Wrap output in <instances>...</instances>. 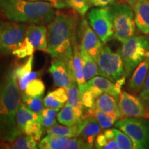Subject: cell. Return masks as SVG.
<instances>
[{"label": "cell", "mask_w": 149, "mask_h": 149, "mask_svg": "<svg viewBox=\"0 0 149 149\" xmlns=\"http://www.w3.org/2000/svg\"><path fill=\"white\" fill-rule=\"evenodd\" d=\"M40 149H85L86 145L80 137H67L48 135L41 139L38 145Z\"/></svg>", "instance_id": "12"}, {"label": "cell", "mask_w": 149, "mask_h": 149, "mask_svg": "<svg viewBox=\"0 0 149 149\" xmlns=\"http://www.w3.org/2000/svg\"><path fill=\"white\" fill-rule=\"evenodd\" d=\"M51 93L57 101L64 104V105H65L66 102H68V93H67L66 89L65 88L58 87V88L55 89L53 91H51Z\"/></svg>", "instance_id": "38"}, {"label": "cell", "mask_w": 149, "mask_h": 149, "mask_svg": "<svg viewBox=\"0 0 149 149\" xmlns=\"http://www.w3.org/2000/svg\"><path fill=\"white\" fill-rule=\"evenodd\" d=\"M149 70V57L142 61L135 68L128 81V88L134 93H139L144 84Z\"/></svg>", "instance_id": "18"}, {"label": "cell", "mask_w": 149, "mask_h": 149, "mask_svg": "<svg viewBox=\"0 0 149 149\" xmlns=\"http://www.w3.org/2000/svg\"><path fill=\"white\" fill-rule=\"evenodd\" d=\"M41 76L40 72H33L31 71L29 73L26 74L23 77H22L20 79H17V82L19 85V88L21 92H24L25 89L26 88L28 84L32 80L39 78Z\"/></svg>", "instance_id": "37"}, {"label": "cell", "mask_w": 149, "mask_h": 149, "mask_svg": "<svg viewBox=\"0 0 149 149\" xmlns=\"http://www.w3.org/2000/svg\"><path fill=\"white\" fill-rule=\"evenodd\" d=\"M26 24L15 22H0V53L12 55L19 47L26 37Z\"/></svg>", "instance_id": "6"}, {"label": "cell", "mask_w": 149, "mask_h": 149, "mask_svg": "<svg viewBox=\"0 0 149 149\" xmlns=\"http://www.w3.org/2000/svg\"><path fill=\"white\" fill-rule=\"evenodd\" d=\"M35 48L29 39L26 37L23 43L17 49L13 51L12 55L16 56L17 58L22 59L33 55Z\"/></svg>", "instance_id": "34"}, {"label": "cell", "mask_w": 149, "mask_h": 149, "mask_svg": "<svg viewBox=\"0 0 149 149\" xmlns=\"http://www.w3.org/2000/svg\"><path fill=\"white\" fill-rule=\"evenodd\" d=\"M116 0H89L91 6L104 8L113 5Z\"/></svg>", "instance_id": "42"}, {"label": "cell", "mask_w": 149, "mask_h": 149, "mask_svg": "<svg viewBox=\"0 0 149 149\" xmlns=\"http://www.w3.org/2000/svg\"><path fill=\"white\" fill-rule=\"evenodd\" d=\"M122 1H124V2H126V3H128V5H130V6H133L135 3L139 2V1H143V0H122Z\"/></svg>", "instance_id": "43"}, {"label": "cell", "mask_w": 149, "mask_h": 149, "mask_svg": "<svg viewBox=\"0 0 149 149\" xmlns=\"http://www.w3.org/2000/svg\"><path fill=\"white\" fill-rule=\"evenodd\" d=\"M37 146V140L34 137L22 134L14 141L8 144V148L13 149H36Z\"/></svg>", "instance_id": "30"}, {"label": "cell", "mask_w": 149, "mask_h": 149, "mask_svg": "<svg viewBox=\"0 0 149 149\" xmlns=\"http://www.w3.org/2000/svg\"><path fill=\"white\" fill-rule=\"evenodd\" d=\"M80 51L81 61L83 64L84 74L86 81H88L93 77L99 74V68L97 61L93 59L88 53L84 51Z\"/></svg>", "instance_id": "24"}, {"label": "cell", "mask_w": 149, "mask_h": 149, "mask_svg": "<svg viewBox=\"0 0 149 149\" xmlns=\"http://www.w3.org/2000/svg\"><path fill=\"white\" fill-rule=\"evenodd\" d=\"M57 117L59 124L69 126L77 124L81 121L76 115L73 107L68 103H67L59 111Z\"/></svg>", "instance_id": "26"}, {"label": "cell", "mask_w": 149, "mask_h": 149, "mask_svg": "<svg viewBox=\"0 0 149 149\" xmlns=\"http://www.w3.org/2000/svg\"><path fill=\"white\" fill-rule=\"evenodd\" d=\"M120 53L124 66V76L127 77L141 61L149 57L148 39L134 35L122 43Z\"/></svg>", "instance_id": "4"}, {"label": "cell", "mask_w": 149, "mask_h": 149, "mask_svg": "<svg viewBox=\"0 0 149 149\" xmlns=\"http://www.w3.org/2000/svg\"><path fill=\"white\" fill-rule=\"evenodd\" d=\"M77 16L73 13L57 12L48 23V53L53 58L64 61L73 59L72 42L77 37Z\"/></svg>", "instance_id": "2"}, {"label": "cell", "mask_w": 149, "mask_h": 149, "mask_svg": "<svg viewBox=\"0 0 149 149\" xmlns=\"http://www.w3.org/2000/svg\"><path fill=\"white\" fill-rule=\"evenodd\" d=\"M139 98L142 101L149 102V70L144 84L142 86V88L139 93Z\"/></svg>", "instance_id": "40"}, {"label": "cell", "mask_w": 149, "mask_h": 149, "mask_svg": "<svg viewBox=\"0 0 149 149\" xmlns=\"http://www.w3.org/2000/svg\"><path fill=\"white\" fill-rule=\"evenodd\" d=\"M91 6L89 0H57L54 7L57 9L72 8L84 17Z\"/></svg>", "instance_id": "22"}, {"label": "cell", "mask_w": 149, "mask_h": 149, "mask_svg": "<svg viewBox=\"0 0 149 149\" xmlns=\"http://www.w3.org/2000/svg\"><path fill=\"white\" fill-rule=\"evenodd\" d=\"M72 52H73V67L76 81L79 87L80 95H81L87 89V82L84 78L82 61L80 55L79 47L77 42V37H75L72 42Z\"/></svg>", "instance_id": "17"}, {"label": "cell", "mask_w": 149, "mask_h": 149, "mask_svg": "<svg viewBox=\"0 0 149 149\" xmlns=\"http://www.w3.org/2000/svg\"><path fill=\"white\" fill-rule=\"evenodd\" d=\"M87 86H93L97 88L102 93H107L111 95L118 100L122 91L118 90L115 83L107 78L102 76H95L87 81Z\"/></svg>", "instance_id": "20"}, {"label": "cell", "mask_w": 149, "mask_h": 149, "mask_svg": "<svg viewBox=\"0 0 149 149\" xmlns=\"http://www.w3.org/2000/svg\"><path fill=\"white\" fill-rule=\"evenodd\" d=\"M21 98L15 68L10 67L0 81V139L5 142H13L22 135L16 122Z\"/></svg>", "instance_id": "1"}, {"label": "cell", "mask_w": 149, "mask_h": 149, "mask_svg": "<svg viewBox=\"0 0 149 149\" xmlns=\"http://www.w3.org/2000/svg\"><path fill=\"white\" fill-rule=\"evenodd\" d=\"M44 92H45V85L42 80L37 78L28 84L24 93L31 96L43 97L44 95Z\"/></svg>", "instance_id": "31"}, {"label": "cell", "mask_w": 149, "mask_h": 149, "mask_svg": "<svg viewBox=\"0 0 149 149\" xmlns=\"http://www.w3.org/2000/svg\"><path fill=\"white\" fill-rule=\"evenodd\" d=\"M80 100L82 104L84 112H88L95 108V98L93 96V93L88 88L80 95Z\"/></svg>", "instance_id": "35"}, {"label": "cell", "mask_w": 149, "mask_h": 149, "mask_svg": "<svg viewBox=\"0 0 149 149\" xmlns=\"http://www.w3.org/2000/svg\"><path fill=\"white\" fill-rule=\"evenodd\" d=\"M45 128L43 127L42 122L35 120H29L26 123L22 130V134L32 136L37 141H40L44 135Z\"/></svg>", "instance_id": "29"}, {"label": "cell", "mask_w": 149, "mask_h": 149, "mask_svg": "<svg viewBox=\"0 0 149 149\" xmlns=\"http://www.w3.org/2000/svg\"><path fill=\"white\" fill-rule=\"evenodd\" d=\"M59 108L52 109V108H45L42 113V124L45 130L48 128L57 124L56 116L59 111Z\"/></svg>", "instance_id": "32"}, {"label": "cell", "mask_w": 149, "mask_h": 149, "mask_svg": "<svg viewBox=\"0 0 149 149\" xmlns=\"http://www.w3.org/2000/svg\"><path fill=\"white\" fill-rule=\"evenodd\" d=\"M109 8L114 26L115 38L123 43L134 36L136 24L133 8L124 2L114 3Z\"/></svg>", "instance_id": "5"}, {"label": "cell", "mask_w": 149, "mask_h": 149, "mask_svg": "<svg viewBox=\"0 0 149 149\" xmlns=\"http://www.w3.org/2000/svg\"><path fill=\"white\" fill-rule=\"evenodd\" d=\"M115 97L107 93H103L95 100V108L105 112L115 117L117 120L120 119V113L118 104Z\"/></svg>", "instance_id": "19"}, {"label": "cell", "mask_w": 149, "mask_h": 149, "mask_svg": "<svg viewBox=\"0 0 149 149\" xmlns=\"http://www.w3.org/2000/svg\"><path fill=\"white\" fill-rule=\"evenodd\" d=\"M44 105L45 108H52V109H56V108H62L64 107V104L57 101L54 97L52 95L51 92L48 93V95L44 99Z\"/></svg>", "instance_id": "39"}, {"label": "cell", "mask_w": 149, "mask_h": 149, "mask_svg": "<svg viewBox=\"0 0 149 149\" xmlns=\"http://www.w3.org/2000/svg\"><path fill=\"white\" fill-rule=\"evenodd\" d=\"M86 116H93L95 117L102 129H107V128L111 127L113 124H115L117 120L115 117L101 111V110L97 109V108L86 112V115H84V117Z\"/></svg>", "instance_id": "27"}, {"label": "cell", "mask_w": 149, "mask_h": 149, "mask_svg": "<svg viewBox=\"0 0 149 149\" xmlns=\"http://www.w3.org/2000/svg\"><path fill=\"white\" fill-rule=\"evenodd\" d=\"M48 29L45 24H31L28 26L26 37L35 50L46 52L47 50Z\"/></svg>", "instance_id": "15"}, {"label": "cell", "mask_w": 149, "mask_h": 149, "mask_svg": "<svg viewBox=\"0 0 149 149\" xmlns=\"http://www.w3.org/2000/svg\"><path fill=\"white\" fill-rule=\"evenodd\" d=\"M49 72L53 77L55 86L63 87L66 89L70 86L71 77L64 59L54 58L49 68Z\"/></svg>", "instance_id": "14"}, {"label": "cell", "mask_w": 149, "mask_h": 149, "mask_svg": "<svg viewBox=\"0 0 149 149\" xmlns=\"http://www.w3.org/2000/svg\"><path fill=\"white\" fill-rule=\"evenodd\" d=\"M88 22L104 44L114 35L115 30L109 7L91 9L88 13Z\"/></svg>", "instance_id": "9"}, {"label": "cell", "mask_w": 149, "mask_h": 149, "mask_svg": "<svg viewBox=\"0 0 149 149\" xmlns=\"http://www.w3.org/2000/svg\"><path fill=\"white\" fill-rule=\"evenodd\" d=\"M111 140L108 139L104 133H100L97 136L95 141V148H104L105 146L109 144V141Z\"/></svg>", "instance_id": "41"}, {"label": "cell", "mask_w": 149, "mask_h": 149, "mask_svg": "<svg viewBox=\"0 0 149 149\" xmlns=\"http://www.w3.org/2000/svg\"><path fill=\"white\" fill-rule=\"evenodd\" d=\"M135 14L136 26L141 33H149V0H143L131 6Z\"/></svg>", "instance_id": "16"}, {"label": "cell", "mask_w": 149, "mask_h": 149, "mask_svg": "<svg viewBox=\"0 0 149 149\" xmlns=\"http://www.w3.org/2000/svg\"><path fill=\"white\" fill-rule=\"evenodd\" d=\"M29 120H35L42 122V115L31 111L23 102H21L16 115L17 124L21 133L26 123Z\"/></svg>", "instance_id": "23"}, {"label": "cell", "mask_w": 149, "mask_h": 149, "mask_svg": "<svg viewBox=\"0 0 149 149\" xmlns=\"http://www.w3.org/2000/svg\"><path fill=\"white\" fill-rule=\"evenodd\" d=\"M115 126L132 139L135 149L149 146V126L144 121L136 117H128L121 119Z\"/></svg>", "instance_id": "8"}, {"label": "cell", "mask_w": 149, "mask_h": 149, "mask_svg": "<svg viewBox=\"0 0 149 149\" xmlns=\"http://www.w3.org/2000/svg\"><path fill=\"white\" fill-rule=\"evenodd\" d=\"M0 13L10 21L29 24H45L53 19L55 8L49 1L0 0Z\"/></svg>", "instance_id": "3"}, {"label": "cell", "mask_w": 149, "mask_h": 149, "mask_svg": "<svg viewBox=\"0 0 149 149\" xmlns=\"http://www.w3.org/2000/svg\"><path fill=\"white\" fill-rule=\"evenodd\" d=\"M148 40H149V33L148 34Z\"/></svg>", "instance_id": "45"}, {"label": "cell", "mask_w": 149, "mask_h": 149, "mask_svg": "<svg viewBox=\"0 0 149 149\" xmlns=\"http://www.w3.org/2000/svg\"><path fill=\"white\" fill-rule=\"evenodd\" d=\"M115 134V139L118 144L119 149H135L132 139L120 129L113 128Z\"/></svg>", "instance_id": "33"}, {"label": "cell", "mask_w": 149, "mask_h": 149, "mask_svg": "<svg viewBox=\"0 0 149 149\" xmlns=\"http://www.w3.org/2000/svg\"><path fill=\"white\" fill-rule=\"evenodd\" d=\"M29 1H49L53 3V6L57 3V0H29Z\"/></svg>", "instance_id": "44"}, {"label": "cell", "mask_w": 149, "mask_h": 149, "mask_svg": "<svg viewBox=\"0 0 149 149\" xmlns=\"http://www.w3.org/2000/svg\"><path fill=\"white\" fill-rule=\"evenodd\" d=\"M68 93V103L73 107L76 115L80 120H82L84 110L80 100V93L76 79H72L70 86L66 89Z\"/></svg>", "instance_id": "21"}, {"label": "cell", "mask_w": 149, "mask_h": 149, "mask_svg": "<svg viewBox=\"0 0 149 149\" xmlns=\"http://www.w3.org/2000/svg\"><path fill=\"white\" fill-rule=\"evenodd\" d=\"M0 44H1V38H0Z\"/></svg>", "instance_id": "46"}, {"label": "cell", "mask_w": 149, "mask_h": 149, "mask_svg": "<svg viewBox=\"0 0 149 149\" xmlns=\"http://www.w3.org/2000/svg\"><path fill=\"white\" fill-rule=\"evenodd\" d=\"M102 128L95 117L86 116L79 123V137H80L87 148H92L97 136L100 133Z\"/></svg>", "instance_id": "13"}, {"label": "cell", "mask_w": 149, "mask_h": 149, "mask_svg": "<svg viewBox=\"0 0 149 149\" xmlns=\"http://www.w3.org/2000/svg\"><path fill=\"white\" fill-rule=\"evenodd\" d=\"M33 61H34V56L33 55L29 56V57L23 64L18 66L15 68V72L17 79H20L26 74L32 71Z\"/></svg>", "instance_id": "36"}, {"label": "cell", "mask_w": 149, "mask_h": 149, "mask_svg": "<svg viewBox=\"0 0 149 149\" xmlns=\"http://www.w3.org/2000/svg\"><path fill=\"white\" fill-rule=\"evenodd\" d=\"M99 75L112 81L124 76V66L120 50L114 52L109 46H104L97 59Z\"/></svg>", "instance_id": "7"}, {"label": "cell", "mask_w": 149, "mask_h": 149, "mask_svg": "<svg viewBox=\"0 0 149 149\" xmlns=\"http://www.w3.org/2000/svg\"><path fill=\"white\" fill-rule=\"evenodd\" d=\"M120 119L128 117L149 118V111L145 107L141 99L126 91L120 93L118 102Z\"/></svg>", "instance_id": "10"}, {"label": "cell", "mask_w": 149, "mask_h": 149, "mask_svg": "<svg viewBox=\"0 0 149 149\" xmlns=\"http://www.w3.org/2000/svg\"><path fill=\"white\" fill-rule=\"evenodd\" d=\"M22 102L31 111L42 114L44 109L43 97L31 96L26 93L21 92Z\"/></svg>", "instance_id": "28"}, {"label": "cell", "mask_w": 149, "mask_h": 149, "mask_svg": "<svg viewBox=\"0 0 149 149\" xmlns=\"http://www.w3.org/2000/svg\"><path fill=\"white\" fill-rule=\"evenodd\" d=\"M79 35L81 40L79 50L88 53L97 61L99 54L104 47V44L86 19H83L81 21L79 29Z\"/></svg>", "instance_id": "11"}, {"label": "cell", "mask_w": 149, "mask_h": 149, "mask_svg": "<svg viewBox=\"0 0 149 149\" xmlns=\"http://www.w3.org/2000/svg\"><path fill=\"white\" fill-rule=\"evenodd\" d=\"M46 130L48 135L67 137H79V123L74 126H70L56 124L48 128Z\"/></svg>", "instance_id": "25"}]
</instances>
